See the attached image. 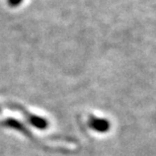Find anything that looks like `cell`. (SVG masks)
<instances>
[{
	"label": "cell",
	"mask_w": 156,
	"mask_h": 156,
	"mask_svg": "<svg viewBox=\"0 0 156 156\" xmlns=\"http://www.w3.org/2000/svg\"><path fill=\"white\" fill-rule=\"evenodd\" d=\"M4 124H6V126L10 127V128H13V129H16V130H20V131H23L24 130V127L23 125H21L20 122L14 120V119H8L4 122Z\"/></svg>",
	"instance_id": "obj_2"
},
{
	"label": "cell",
	"mask_w": 156,
	"mask_h": 156,
	"mask_svg": "<svg viewBox=\"0 0 156 156\" xmlns=\"http://www.w3.org/2000/svg\"><path fill=\"white\" fill-rule=\"evenodd\" d=\"M27 120L33 126H35L38 129H46L48 127V123L45 119L38 117V116H29L27 117Z\"/></svg>",
	"instance_id": "obj_1"
},
{
	"label": "cell",
	"mask_w": 156,
	"mask_h": 156,
	"mask_svg": "<svg viewBox=\"0 0 156 156\" xmlns=\"http://www.w3.org/2000/svg\"><path fill=\"white\" fill-rule=\"evenodd\" d=\"M7 1L9 5L12 6V7H15V6H17L23 0H7Z\"/></svg>",
	"instance_id": "obj_3"
}]
</instances>
